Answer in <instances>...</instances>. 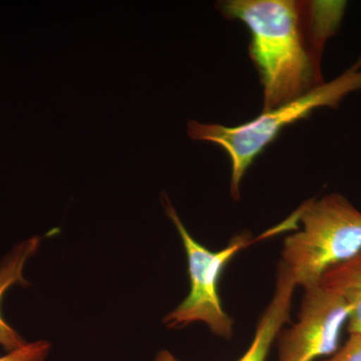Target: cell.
Instances as JSON below:
<instances>
[{
	"label": "cell",
	"instance_id": "1",
	"mask_svg": "<svg viewBox=\"0 0 361 361\" xmlns=\"http://www.w3.org/2000/svg\"><path fill=\"white\" fill-rule=\"evenodd\" d=\"M341 0H227L218 4L228 20L251 35L249 56L263 87L262 113L324 84L322 56L345 16Z\"/></svg>",
	"mask_w": 361,
	"mask_h": 361
},
{
	"label": "cell",
	"instance_id": "2",
	"mask_svg": "<svg viewBox=\"0 0 361 361\" xmlns=\"http://www.w3.org/2000/svg\"><path fill=\"white\" fill-rule=\"evenodd\" d=\"M361 90V56L341 75L324 82L308 94L282 104L274 110L261 113L250 122L233 127L220 123H188L187 132L194 141L218 145L231 161L230 190L239 200L240 187L254 160L275 141L281 130L320 108L337 109L344 97Z\"/></svg>",
	"mask_w": 361,
	"mask_h": 361
},
{
	"label": "cell",
	"instance_id": "3",
	"mask_svg": "<svg viewBox=\"0 0 361 361\" xmlns=\"http://www.w3.org/2000/svg\"><path fill=\"white\" fill-rule=\"evenodd\" d=\"M299 221L300 229L284 239L281 252L297 286H316L327 271L361 251V212L341 194L308 201Z\"/></svg>",
	"mask_w": 361,
	"mask_h": 361
},
{
	"label": "cell",
	"instance_id": "4",
	"mask_svg": "<svg viewBox=\"0 0 361 361\" xmlns=\"http://www.w3.org/2000/svg\"><path fill=\"white\" fill-rule=\"evenodd\" d=\"M164 200L166 213L177 228L186 251L190 277L189 294L164 318V323L169 329H182L191 323L203 322L215 336L232 338L234 322L223 310L218 283L225 266L251 243L250 237L240 235L222 250H209L188 232L168 197Z\"/></svg>",
	"mask_w": 361,
	"mask_h": 361
},
{
	"label": "cell",
	"instance_id": "5",
	"mask_svg": "<svg viewBox=\"0 0 361 361\" xmlns=\"http://www.w3.org/2000/svg\"><path fill=\"white\" fill-rule=\"evenodd\" d=\"M349 306L322 285L304 289L298 320L278 334V361H314L339 349Z\"/></svg>",
	"mask_w": 361,
	"mask_h": 361
},
{
	"label": "cell",
	"instance_id": "6",
	"mask_svg": "<svg viewBox=\"0 0 361 361\" xmlns=\"http://www.w3.org/2000/svg\"><path fill=\"white\" fill-rule=\"evenodd\" d=\"M296 287L291 273L280 263L272 299L259 320L250 348L237 361L267 360L273 342L276 341L283 325L290 322L292 299Z\"/></svg>",
	"mask_w": 361,
	"mask_h": 361
},
{
	"label": "cell",
	"instance_id": "7",
	"mask_svg": "<svg viewBox=\"0 0 361 361\" xmlns=\"http://www.w3.org/2000/svg\"><path fill=\"white\" fill-rule=\"evenodd\" d=\"M40 238L33 237L16 247L13 252L0 263V304L6 292L14 285H28L23 278V268L26 261L39 249ZM23 337L9 326L0 313V345L11 353L25 346Z\"/></svg>",
	"mask_w": 361,
	"mask_h": 361
},
{
	"label": "cell",
	"instance_id": "8",
	"mask_svg": "<svg viewBox=\"0 0 361 361\" xmlns=\"http://www.w3.org/2000/svg\"><path fill=\"white\" fill-rule=\"evenodd\" d=\"M320 285L336 292L349 306L348 331L361 336V251L323 275Z\"/></svg>",
	"mask_w": 361,
	"mask_h": 361
},
{
	"label": "cell",
	"instance_id": "9",
	"mask_svg": "<svg viewBox=\"0 0 361 361\" xmlns=\"http://www.w3.org/2000/svg\"><path fill=\"white\" fill-rule=\"evenodd\" d=\"M49 348L51 343L47 341L26 343L23 348L1 356L0 361H44L49 355Z\"/></svg>",
	"mask_w": 361,
	"mask_h": 361
},
{
	"label": "cell",
	"instance_id": "10",
	"mask_svg": "<svg viewBox=\"0 0 361 361\" xmlns=\"http://www.w3.org/2000/svg\"><path fill=\"white\" fill-rule=\"evenodd\" d=\"M323 361H361V336L350 334L341 348Z\"/></svg>",
	"mask_w": 361,
	"mask_h": 361
},
{
	"label": "cell",
	"instance_id": "11",
	"mask_svg": "<svg viewBox=\"0 0 361 361\" xmlns=\"http://www.w3.org/2000/svg\"><path fill=\"white\" fill-rule=\"evenodd\" d=\"M155 361H180L178 360L177 358L175 357L170 351L168 350H161L159 353V355H157Z\"/></svg>",
	"mask_w": 361,
	"mask_h": 361
}]
</instances>
